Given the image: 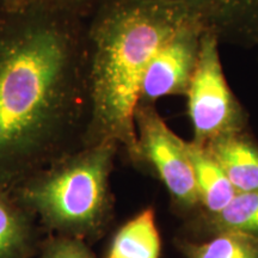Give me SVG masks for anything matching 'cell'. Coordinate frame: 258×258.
Listing matches in <instances>:
<instances>
[{
	"label": "cell",
	"instance_id": "1",
	"mask_svg": "<svg viewBox=\"0 0 258 258\" xmlns=\"http://www.w3.org/2000/svg\"><path fill=\"white\" fill-rule=\"evenodd\" d=\"M195 16L167 0H106L92 30V145L114 141L137 161L135 110L151 61Z\"/></svg>",
	"mask_w": 258,
	"mask_h": 258
},
{
	"label": "cell",
	"instance_id": "3",
	"mask_svg": "<svg viewBox=\"0 0 258 258\" xmlns=\"http://www.w3.org/2000/svg\"><path fill=\"white\" fill-rule=\"evenodd\" d=\"M118 147L114 141L93 144L82 153L29 176L15 198L49 235L86 243L98 239L110 220L109 178Z\"/></svg>",
	"mask_w": 258,
	"mask_h": 258
},
{
	"label": "cell",
	"instance_id": "15",
	"mask_svg": "<svg viewBox=\"0 0 258 258\" xmlns=\"http://www.w3.org/2000/svg\"><path fill=\"white\" fill-rule=\"evenodd\" d=\"M48 2L59 3V4H82V3L89 2V0H48Z\"/></svg>",
	"mask_w": 258,
	"mask_h": 258
},
{
	"label": "cell",
	"instance_id": "7",
	"mask_svg": "<svg viewBox=\"0 0 258 258\" xmlns=\"http://www.w3.org/2000/svg\"><path fill=\"white\" fill-rule=\"evenodd\" d=\"M185 8L220 42L240 47L258 43V0H167Z\"/></svg>",
	"mask_w": 258,
	"mask_h": 258
},
{
	"label": "cell",
	"instance_id": "2",
	"mask_svg": "<svg viewBox=\"0 0 258 258\" xmlns=\"http://www.w3.org/2000/svg\"><path fill=\"white\" fill-rule=\"evenodd\" d=\"M17 34L0 47V189L24 175L40 153L69 67L55 25L34 19Z\"/></svg>",
	"mask_w": 258,
	"mask_h": 258
},
{
	"label": "cell",
	"instance_id": "16",
	"mask_svg": "<svg viewBox=\"0 0 258 258\" xmlns=\"http://www.w3.org/2000/svg\"><path fill=\"white\" fill-rule=\"evenodd\" d=\"M0 2L9 3V4H23V3L27 2V0H0Z\"/></svg>",
	"mask_w": 258,
	"mask_h": 258
},
{
	"label": "cell",
	"instance_id": "9",
	"mask_svg": "<svg viewBox=\"0 0 258 258\" xmlns=\"http://www.w3.org/2000/svg\"><path fill=\"white\" fill-rule=\"evenodd\" d=\"M34 215L0 189V258H36L43 241Z\"/></svg>",
	"mask_w": 258,
	"mask_h": 258
},
{
	"label": "cell",
	"instance_id": "17",
	"mask_svg": "<svg viewBox=\"0 0 258 258\" xmlns=\"http://www.w3.org/2000/svg\"><path fill=\"white\" fill-rule=\"evenodd\" d=\"M256 47H258V43H257V46H256Z\"/></svg>",
	"mask_w": 258,
	"mask_h": 258
},
{
	"label": "cell",
	"instance_id": "6",
	"mask_svg": "<svg viewBox=\"0 0 258 258\" xmlns=\"http://www.w3.org/2000/svg\"><path fill=\"white\" fill-rule=\"evenodd\" d=\"M206 28L196 17H190L151 61L145 73L139 104L154 105L159 98L184 96L188 92L201 49Z\"/></svg>",
	"mask_w": 258,
	"mask_h": 258
},
{
	"label": "cell",
	"instance_id": "10",
	"mask_svg": "<svg viewBox=\"0 0 258 258\" xmlns=\"http://www.w3.org/2000/svg\"><path fill=\"white\" fill-rule=\"evenodd\" d=\"M188 150L200 202L199 212L217 214L230 205L237 191L225 171L205 147L188 141Z\"/></svg>",
	"mask_w": 258,
	"mask_h": 258
},
{
	"label": "cell",
	"instance_id": "4",
	"mask_svg": "<svg viewBox=\"0 0 258 258\" xmlns=\"http://www.w3.org/2000/svg\"><path fill=\"white\" fill-rule=\"evenodd\" d=\"M219 46L214 32H203L198 66L185 95L192 128L190 141L200 146L249 129V112L228 85Z\"/></svg>",
	"mask_w": 258,
	"mask_h": 258
},
{
	"label": "cell",
	"instance_id": "5",
	"mask_svg": "<svg viewBox=\"0 0 258 258\" xmlns=\"http://www.w3.org/2000/svg\"><path fill=\"white\" fill-rule=\"evenodd\" d=\"M134 120L138 137L135 163H145L152 169L177 211H200L188 141L167 125L154 105L139 104Z\"/></svg>",
	"mask_w": 258,
	"mask_h": 258
},
{
	"label": "cell",
	"instance_id": "12",
	"mask_svg": "<svg viewBox=\"0 0 258 258\" xmlns=\"http://www.w3.org/2000/svg\"><path fill=\"white\" fill-rule=\"evenodd\" d=\"M198 228L207 235L239 232L258 239V191L237 192L230 205L217 214L199 212Z\"/></svg>",
	"mask_w": 258,
	"mask_h": 258
},
{
	"label": "cell",
	"instance_id": "8",
	"mask_svg": "<svg viewBox=\"0 0 258 258\" xmlns=\"http://www.w3.org/2000/svg\"><path fill=\"white\" fill-rule=\"evenodd\" d=\"M225 171L237 192L258 191V140L249 129L203 146Z\"/></svg>",
	"mask_w": 258,
	"mask_h": 258
},
{
	"label": "cell",
	"instance_id": "13",
	"mask_svg": "<svg viewBox=\"0 0 258 258\" xmlns=\"http://www.w3.org/2000/svg\"><path fill=\"white\" fill-rule=\"evenodd\" d=\"M185 258H258V239L239 232H221L211 239L179 241Z\"/></svg>",
	"mask_w": 258,
	"mask_h": 258
},
{
	"label": "cell",
	"instance_id": "11",
	"mask_svg": "<svg viewBox=\"0 0 258 258\" xmlns=\"http://www.w3.org/2000/svg\"><path fill=\"white\" fill-rule=\"evenodd\" d=\"M161 239L153 208H146L121 226L105 258H160Z\"/></svg>",
	"mask_w": 258,
	"mask_h": 258
},
{
	"label": "cell",
	"instance_id": "14",
	"mask_svg": "<svg viewBox=\"0 0 258 258\" xmlns=\"http://www.w3.org/2000/svg\"><path fill=\"white\" fill-rule=\"evenodd\" d=\"M36 258H96L86 241L63 235H48Z\"/></svg>",
	"mask_w": 258,
	"mask_h": 258
}]
</instances>
